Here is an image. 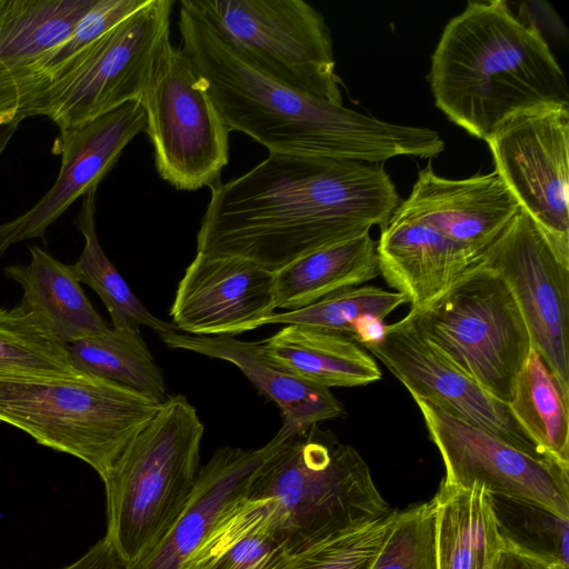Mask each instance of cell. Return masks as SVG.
<instances>
[{
    "label": "cell",
    "mask_w": 569,
    "mask_h": 569,
    "mask_svg": "<svg viewBox=\"0 0 569 569\" xmlns=\"http://www.w3.org/2000/svg\"><path fill=\"white\" fill-rule=\"evenodd\" d=\"M398 203L378 163L269 153L211 188L197 252L248 260L274 273L373 226L382 229Z\"/></svg>",
    "instance_id": "6da1fadb"
},
{
    "label": "cell",
    "mask_w": 569,
    "mask_h": 569,
    "mask_svg": "<svg viewBox=\"0 0 569 569\" xmlns=\"http://www.w3.org/2000/svg\"><path fill=\"white\" fill-rule=\"evenodd\" d=\"M178 26L181 49L230 132L251 137L269 153L380 163L398 156L432 158L445 150L443 139L430 128L386 122L272 78L214 29L191 0L180 2Z\"/></svg>",
    "instance_id": "7a4b0ae2"
},
{
    "label": "cell",
    "mask_w": 569,
    "mask_h": 569,
    "mask_svg": "<svg viewBox=\"0 0 569 569\" xmlns=\"http://www.w3.org/2000/svg\"><path fill=\"white\" fill-rule=\"evenodd\" d=\"M428 81L436 107L485 141L520 110L569 104L566 76L546 38L503 0L469 1L450 19Z\"/></svg>",
    "instance_id": "3957f363"
},
{
    "label": "cell",
    "mask_w": 569,
    "mask_h": 569,
    "mask_svg": "<svg viewBox=\"0 0 569 569\" xmlns=\"http://www.w3.org/2000/svg\"><path fill=\"white\" fill-rule=\"evenodd\" d=\"M269 443L246 497L277 502L297 552L391 510L360 453L330 430L316 423Z\"/></svg>",
    "instance_id": "277c9868"
},
{
    "label": "cell",
    "mask_w": 569,
    "mask_h": 569,
    "mask_svg": "<svg viewBox=\"0 0 569 569\" xmlns=\"http://www.w3.org/2000/svg\"><path fill=\"white\" fill-rule=\"evenodd\" d=\"M162 402L78 369L0 371V421L102 478Z\"/></svg>",
    "instance_id": "5b68a950"
},
{
    "label": "cell",
    "mask_w": 569,
    "mask_h": 569,
    "mask_svg": "<svg viewBox=\"0 0 569 569\" xmlns=\"http://www.w3.org/2000/svg\"><path fill=\"white\" fill-rule=\"evenodd\" d=\"M204 427L182 396H169L101 478L104 539L126 567L143 558L177 520L199 470Z\"/></svg>",
    "instance_id": "8992f818"
},
{
    "label": "cell",
    "mask_w": 569,
    "mask_h": 569,
    "mask_svg": "<svg viewBox=\"0 0 569 569\" xmlns=\"http://www.w3.org/2000/svg\"><path fill=\"white\" fill-rule=\"evenodd\" d=\"M408 315L459 370L509 403L532 343L510 289L496 272L476 260L443 296Z\"/></svg>",
    "instance_id": "52a82bcc"
},
{
    "label": "cell",
    "mask_w": 569,
    "mask_h": 569,
    "mask_svg": "<svg viewBox=\"0 0 569 569\" xmlns=\"http://www.w3.org/2000/svg\"><path fill=\"white\" fill-rule=\"evenodd\" d=\"M172 6L171 0H147L48 82L21 119L46 116L63 129L140 100L154 60L170 39Z\"/></svg>",
    "instance_id": "ba28073f"
},
{
    "label": "cell",
    "mask_w": 569,
    "mask_h": 569,
    "mask_svg": "<svg viewBox=\"0 0 569 569\" xmlns=\"http://www.w3.org/2000/svg\"><path fill=\"white\" fill-rule=\"evenodd\" d=\"M140 103L159 176L178 190L219 183L229 162L230 130L194 64L170 39L154 60Z\"/></svg>",
    "instance_id": "9c48e42d"
},
{
    "label": "cell",
    "mask_w": 569,
    "mask_h": 569,
    "mask_svg": "<svg viewBox=\"0 0 569 569\" xmlns=\"http://www.w3.org/2000/svg\"><path fill=\"white\" fill-rule=\"evenodd\" d=\"M204 19L272 78L342 104L330 30L303 0H191Z\"/></svg>",
    "instance_id": "30bf717a"
},
{
    "label": "cell",
    "mask_w": 569,
    "mask_h": 569,
    "mask_svg": "<svg viewBox=\"0 0 569 569\" xmlns=\"http://www.w3.org/2000/svg\"><path fill=\"white\" fill-rule=\"evenodd\" d=\"M486 142L495 171L520 208L569 259V104L520 110Z\"/></svg>",
    "instance_id": "8fae6325"
},
{
    "label": "cell",
    "mask_w": 569,
    "mask_h": 569,
    "mask_svg": "<svg viewBox=\"0 0 569 569\" xmlns=\"http://www.w3.org/2000/svg\"><path fill=\"white\" fill-rule=\"evenodd\" d=\"M510 289L537 350L569 396V259L519 208L477 257Z\"/></svg>",
    "instance_id": "7c38bea8"
},
{
    "label": "cell",
    "mask_w": 569,
    "mask_h": 569,
    "mask_svg": "<svg viewBox=\"0 0 569 569\" xmlns=\"http://www.w3.org/2000/svg\"><path fill=\"white\" fill-rule=\"evenodd\" d=\"M446 470L441 482L537 502L569 519V467L535 457L411 396Z\"/></svg>",
    "instance_id": "4fadbf2b"
},
{
    "label": "cell",
    "mask_w": 569,
    "mask_h": 569,
    "mask_svg": "<svg viewBox=\"0 0 569 569\" xmlns=\"http://www.w3.org/2000/svg\"><path fill=\"white\" fill-rule=\"evenodd\" d=\"M410 396L490 432L535 457H548L515 419L508 403L492 397L459 370L418 329L409 315L360 341ZM550 458V457H549Z\"/></svg>",
    "instance_id": "5bb4252c"
},
{
    "label": "cell",
    "mask_w": 569,
    "mask_h": 569,
    "mask_svg": "<svg viewBox=\"0 0 569 569\" xmlns=\"http://www.w3.org/2000/svg\"><path fill=\"white\" fill-rule=\"evenodd\" d=\"M143 131L146 113L140 100L59 129L52 146V153L61 156L57 180L27 212L0 224V254L17 242L42 237L78 198L98 188L126 146Z\"/></svg>",
    "instance_id": "9a60e30c"
},
{
    "label": "cell",
    "mask_w": 569,
    "mask_h": 569,
    "mask_svg": "<svg viewBox=\"0 0 569 569\" xmlns=\"http://www.w3.org/2000/svg\"><path fill=\"white\" fill-rule=\"evenodd\" d=\"M273 312V272L248 260L198 252L170 307L176 329L208 337L257 329Z\"/></svg>",
    "instance_id": "2e32d148"
},
{
    "label": "cell",
    "mask_w": 569,
    "mask_h": 569,
    "mask_svg": "<svg viewBox=\"0 0 569 569\" xmlns=\"http://www.w3.org/2000/svg\"><path fill=\"white\" fill-rule=\"evenodd\" d=\"M519 208L496 171L448 179L438 176L429 163L419 170L410 194L398 203L390 219L426 224L478 257Z\"/></svg>",
    "instance_id": "e0dca14e"
},
{
    "label": "cell",
    "mask_w": 569,
    "mask_h": 569,
    "mask_svg": "<svg viewBox=\"0 0 569 569\" xmlns=\"http://www.w3.org/2000/svg\"><path fill=\"white\" fill-rule=\"evenodd\" d=\"M270 448L269 442L259 449L219 448L199 468L188 502L170 529L124 569H181L220 515L246 496L252 473Z\"/></svg>",
    "instance_id": "ac0fdd59"
},
{
    "label": "cell",
    "mask_w": 569,
    "mask_h": 569,
    "mask_svg": "<svg viewBox=\"0 0 569 569\" xmlns=\"http://www.w3.org/2000/svg\"><path fill=\"white\" fill-rule=\"evenodd\" d=\"M380 274L420 310L450 290L476 263L477 256L435 229L389 219L376 246Z\"/></svg>",
    "instance_id": "d6986e66"
},
{
    "label": "cell",
    "mask_w": 569,
    "mask_h": 569,
    "mask_svg": "<svg viewBox=\"0 0 569 569\" xmlns=\"http://www.w3.org/2000/svg\"><path fill=\"white\" fill-rule=\"evenodd\" d=\"M162 342L234 365L260 395L272 401L282 416L277 432L283 438L295 436L320 421L342 418L346 410L330 389L306 381L266 361L258 352V342L234 337H208L178 333L160 335Z\"/></svg>",
    "instance_id": "ffe728a7"
},
{
    "label": "cell",
    "mask_w": 569,
    "mask_h": 569,
    "mask_svg": "<svg viewBox=\"0 0 569 569\" xmlns=\"http://www.w3.org/2000/svg\"><path fill=\"white\" fill-rule=\"evenodd\" d=\"M298 553L273 499L227 508L181 569H282Z\"/></svg>",
    "instance_id": "44dd1931"
},
{
    "label": "cell",
    "mask_w": 569,
    "mask_h": 569,
    "mask_svg": "<svg viewBox=\"0 0 569 569\" xmlns=\"http://www.w3.org/2000/svg\"><path fill=\"white\" fill-rule=\"evenodd\" d=\"M97 0H0V90L19 100L39 64Z\"/></svg>",
    "instance_id": "7402d4cb"
},
{
    "label": "cell",
    "mask_w": 569,
    "mask_h": 569,
    "mask_svg": "<svg viewBox=\"0 0 569 569\" xmlns=\"http://www.w3.org/2000/svg\"><path fill=\"white\" fill-rule=\"evenodd\" d=\"M269 363L326 387H358L381 379L371 355L352 337L303 325H287L258 342Z\"/></svg>",
    "instance_id": "603a6c76"
},
{
    "label": "cell",
    "mask_w": 569,
    "mask_h": 569,
    "mask_svg": "<svg viewBox=\"0 0 569 569\" xmlns=\"http://www.w3.org/2000/svg\"><path fill=\"white\" fill-rule=\"evenodd\" d=\"M28 264L4 268L7 278L22 288L20 305L64 345L110 330L86 297L74 264H66L40 247H30Z\"/></svg>",
    "instance_id": "cb8c5ba5"
},
{
    "label": "cell",
    "mask_w": 569,
    "mask_h": 569,
    "mask_svg": "<svg viewBox=\"0 0 569 569\" xmlns=\"http://www.w3.org/2000/svg\"><path fill=\"white\" fill-rule=\"evenodd\" d=\"M369 232L325 247L273 273L274 308L296 310L380 274Z\"/></svg>",
    "instance_id": "d4e9b609"
},
{
    "label": "cell",
    "mask_w": 569,
    "mask_h": 569,
    "mask_svg": "<svg viewBox=\"0 0 569 569\" xmlns=\"http://www.w3.org/2000/svg\"><path fill=\"white\" fill-rule=\"evenodd\" d=\"M435 505L437 569H490L503 543L489 495L473 486L440 483Z\"/></svg>",
    "instance_id": "484cf974"
},
{
    "label": "cell",
    "mask_w": 569,
    "mask_h": 569,
    "mask_svg": "<svg viewBox=\"0 0 569 569\" xmlns=\"http://www.w3.org/2000/svg\"><path fill=\"white\" fill-rule=\"evenodd\" d=\"M508 406L539 449L569 467V396L533 348L517 377Z\"/></svg>",
    "instance_id": "4316f807"
},
{
    "label": "cell",
    "mask_w": 569,
    "mask_h": 569,
    "mask_svg": "<svg viewBox=\"0 0 569 569\" xmlns=\"http://www.w3.org/2000/svg\"><path fill=\"white\" fill-rule=\"evenodd\" d=\"M81 197L74 224L84 238V247L74 267L79 281L89 286L104 303L114 329L140 331L147 326L163 335L176 330L172 323L152 315L132 292L129 284L103 252L96 232V192Z\"/></svg>",
    "instance_id": "83f0119b"
},
{
    "label": "cell",
    "mask_w": 569,
    "mask_h": 569,
    "mask_svg": "<svg viewBox=\"0 0 569 569\" xmlns=\"http://www.w3.org/2000/svg\"><path fill=\"white\" fill-rule=\"evenodd\" d=\"M71 365L86 373L166 401L163 375L140 331L114 329L68 345Z\"/></svg>",
    "instance_id": "f1b7e54d"
},
{
    "label": "cell",
    "mask_w": 569,
    "mask_h": 569,
    "mask_svg": "<svg viewBox=\"0 0 569 569\" xmlns=\"http://www.w3.org/2000/svg\"><path fill=\"white\" fill-rule=\"evenodd\" d=\"M503 547L569 569V519L527 499L488 493Z\"/></svg>",
    "instance_id": "f546056e"
},
{
    "label": "cell",
    "mask_w": 569,
    "mask_h": 569,
    "mask_svg": "<svg viewBox=\"0 0 569 569\" xmlns=\"http://www.w3.org/2000/svg\"><path fill=\"white\" fill-rule=\"evenodd\" d=\"M408 303L405 295L375 286H357L332 292L296 310L273 312L267 325H303L352 337L358 341L363 322H382L398 307Z\"/></svg>",
    "instance_id": "4dcf8cb0"
},
{
    "label": "cell",
    "mask_w": 569,
    "mask_h": 569,
    "mask_svg": "<svg viewBox=\"0 0 569 569\" xmlns=\"http://www.w3.org/2000/svg\"><path fill=\"white\" fill-rule=\"evenodd\" d=\"M76 369L68 346L20 303L0 308V371H69Z\"/></svg>",
    "instance_id": "1f68e13d"
},
{
    "label": "cell",
    "mask_w": 569,
    "mask_h": 569,
    "mask_svg": "<svg viewBox=\"0 0 569 569\" xmlns=\"http://www.w3.org/2000/svg\"><path fill=\"white\" fill-rule=\"evenodd\" d=\"M146 2L147 0H97L94 6L77 22L70 34L36 67L20 97L19 117L48 82L61 73L100 37L140 9Z\"/></svg>",
    "instance_id": "d6a6232c"
},
{
    "label": "cell",
    "mask_w": 569,
    "mask_h": 569,
    "mask_svg": "<svg viewBox=\"0 0 569 569\" xmlns=\"http://www.w3.org/2000/svg\"><path fill=\"white\" fill-rule=\"evenodd\" d=\"M399 510L296 553L282 569H371Z\"/></svg>",
    "instance_id": "836d02e7"
},
{
    "label": "cell",
    "mask_w": 569,
    "mask_h": 569,
    "mask_svg": "<svg viewBox=\"0 0 569 569\" xmlns=\"http://www.w3.org/2000/svg\"><path fill=\"white\" fill-rule=\"evenodd\" d=\"M435 505L399 510L371 569H437Z\"/></svg>",
    "instance_id": "e575fe53"
},
{
    "label": "cell",
    "mask_w": 569,
    "mask_h": 569,
    "mask_svg": "<svg viewBox=\"0 0 569 569\" xmlns=\"http://www.w3.org/2000/svg\"><path fill=\"white\" fill-rule=\"evenodd\" d=\"M61 569H124V566L103 537L81 558Z\"/></svg>",
    "instance_id": "d590c367"
},
{
    "label": "cell",
    "mask_w": 569,
    "mask_h": 569,
    "mask_svg": "<svg viewBox=\"0 0 569 569\" xmlns=\"http://www.w3.org/2000/svg\"><path fill=\"white\" fill-rule=\"evenodd\" d=\"M490 569H556L542 561L503 547L493 559Z\"/></svg>",
    "instance_id": "8d00e7d4"
},
{
    "label": "cell",
    "mask_w": 569,
    "mask_h": 569,
    "mask_svg": "<svg viewBox=\"0 0 569 569\" xmlns=\"http://www.w3.org/2000/svg\"><path fill=\"white\" fill-rule=\"evenodd\" d=\"M19 117V98L16 93L0 90V123Z\"/></svg>",
    "instance_id": "74e56055"
},
{
    "label": "cell",
    "mask_w": 569,
    "mask_h": 569,
    "mask_svg": "<svg viewBox=\"0 0 569 569\" xmlns=\"http://www.w3.org/2000/svg\"><path fill=\"white\" fill-rule=\"evenodd\" d=\"M21 122L20 118H16L9 122L0 123V154L9 143L11 137L18 129L19 123Z\"/></svg>",
    "instance_id": "f35d334b"
}]
</instances>
